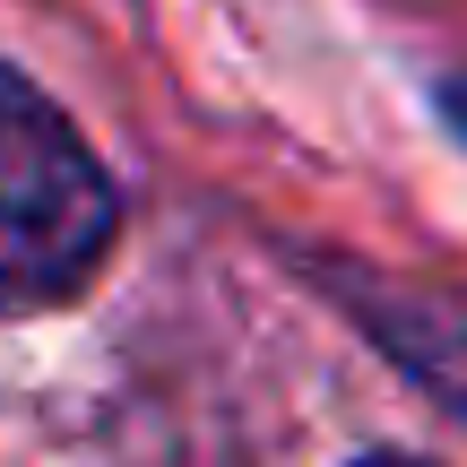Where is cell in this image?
Wrapping results in <instances>:
<instances>
[{"label": "cell", "instance_id": "obj_2", "mask_svg": "<svg viewBox=\"0 0 467 467\" xmlns=\"http://www.w3.org/2000/svg\"><path fill=\"white\" fill-rule=\"evenodd\" d=\"M329 285H337L329 303H347V312L364 320V337H381V347L399 355V372H416V381L467 424V303L433 295V285L372 277V268H355V260H337Z\"/></svg>", "mask_w": 467, "mask_h": 467}, {"label": "cell", "instance_id": "obj_4", "mask_svg": "<svg viewBox=\"0 0 467 467\" xmlns=\"http://www.w3.org/2000/svg\"><path fill=\"white\" fill-rule=\"evenodd\" d=\"M441 104H451V121L467 130V78H451V96H441Z\"/></svg>", "mask_w": 467, "mask_h": 467}, {"label": "cell", "instance_id": "obj_1", "mask_svg": "<svg viewBox=\"0 0 467 467\" xmlns=\"http://www.w3.org/2000/svg\"><path fill=\"white\" fill-rule=\"evenodd\" d=\"M121 243V191L78 121L0 69V320L61 312Z\"/></svg>", "mask_w": 467, "mask_h": 467}, {"label": "cell", "instance_id": "obj_3", "mask_svg": "<svg viewBox=\"0 0 467 467\" xmlns=\"http://www.w3.org/2000/svg\"><path fill=\"white\" fill-rule=\"evenodd\" d=\"M355 467H433V459H407V451H372V459H355Z\"/></svg>", "mask_w": 467, "mask_h": 467}]
</instances>
